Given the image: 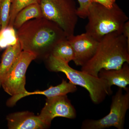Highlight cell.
I'll return each mask as SVG.
<instances>
[{"mask_svg": "<svg viewBox=\"0 0 129 129\" xmlns=\"http://www.w3.org/2000/svg\"><path fill=\"white\" fill-rule=\"evenodd\" d=\"M12 0H1L0 2V20L1 28L3 30L8 27Z\"/></svg>", "mask_w": 129, "mask_h": 129, "instance_id": "18", "label": "cell"}, {"mask_svg": "<svg viewBox=\"0 0 129 129\" xmlns=\"http://www.w3.org/2000/svg\"><path fill=\"white\" fill-rule=\"evenodd\" d=\"M17 30L16 36L22 51L45 60L57 44L67 39L58 25L44 17L29 20Z\"/></svg>", "mask_w": 129, "mask_h": 129, "instance_id": "1", "label": "cell"}, {"mask_svg": "<svg viewBox=\"0 0 129 129\" xmlns=\"http://www.w3.org/2000/svg\"><path fill=\"white\" fill-rule=\"evenodd\" d=\"M42 17H43L39 3L29 5L22 9L16 15L13 23V28L18 29L29 20Z\"/></svg>", "mask_w": 129, "mask_h": 129, "instance_id": "14", "label": "cell"}, {"mask_svg": "<svg viewBox=\"0 0 129 129\" xmlns=\"http://www.w3.org/2000/svg\"><path fill=\"white\" fill-rule=\"evenodd\" d=\"M73 49V61L76 66L82 67L93 57L96 52L99 42L87 33L74 35L69 39Z\"/></svg>", "mask_w": 129, "mask_h": 129, "instance_id": "9", "label": "cell"}, {"mask_svg": "<svg viewBox=\"0 0 129 129\" xmlns=\"http://www.w3.org/2000/svg\"><path fill=\"white\" fill-rule=\"evenodd\" d=\"M91 2L96 3L108 8H111L116 0H91Z\"/></svg>", "mask_w": 129, "mask_h": 129, "instance_id": "20", "label": "cell"}, {"mask_svg": "<svg viewBox=\"0 0 129 129\" xmlns=\"http://www.w3.org/2000/svg\"><path fill=\"white\" fill-rule=\"evenodd\" d=\"M47 67L50 71L62 72L70 82L86 89L94 104H99L104 101L107 96L112 94L111 86L106 80L96 77L83 71H78L53 56L46 59Z\"/></svg>", "mask_w": 129, "mask_h": 129, "instance_id": "3", "label": "cell"}, {"mask_svg": "<svg viewBox=\"0 0 129 129\" xmlns=\"http://www.w3.org/2000/svg\"><path fill=\"white\" fill-rule=\"evenodd\" d=\"M41 0H12L9 24L8 27H13V23L16 15L22 9L29 5L40 3Z\"/></svg>", "mask_w": 129, "mask_h": 129, "instance_id": "16", "label": "cell"}, {"mask_svg": "<svg viewBox=\"0 0 129 129\" xmlns=\"http://www.w3.org/2000/svg\"><path fill=\"white\" fill-rule=\"evenodd\" d=\"M78 2L79 7L77 8V13L79 17L81 18H86L88 16V11L91 0H77Z\"/></svg>", "mask_w": 129, "mask_h": 129, "instance_id": "19", "label": "cell"}, {"mask_svg": "<svg viewBox=\"0 0 129 129\" xmlns=\"http://www.w3.org/2000/svg\"><path fill=\"white\" fill-rule=\"evenodd\" d=\"M36 58V57L33 53L22 51L3 80L2 86L7 93L12 96L7 102V106H14L27 92L25 87V74L30 63Z\"/></svg>", "mask_w": 129, "mask_h": 129, "instance_id": "6", "label": "cell"}, {"mask_svg": "<svg viewBox=\"0 0 129 129\" xmlns=\"http://www.w3.org/2000/svg\"><path fill=\"white\" fill-rule=\"evenodd\" d=\"M14 28L8 27L0 31V47L13 45L17 41Z\"/></svg>", "mask_w": 129, "mask_h": 129, "instance_id": "17", "label": "cell"}, {"mask_svg": "<svg viewBox=\"0 0 129 129\" xmlns=\"http://www.w3.org/2000/svg\"><path fill=\"white\" fill-rule=\"evenodd\" d=\"M125 62L129 63V45L122 33L113 32L99 41L94 55L81 70L98 77L101 70L119 69Z\"/></svg>", "mask_w": 129, "mask_h": 129, "instance_id": "2", "label": "cell"}, {"mask_svg": "<svg viewBox=\"0 0 129 129\" xmlns=\"http://www.w3.org/2000/svg\"><path fill=\"white\" fill-rule=\"evenodd\" d=\"M22 51L20 42L17 40L16 44L7 47L3 54L0 64V88L3 80L9 72Z\"/></svg>", "mask_w": 129, "mask_h": 129, "instance_id": "12", "label": "cell"}, {"mask_svg": "<svg viewBox=\"0 0 129 129\" xmlns=\"http://www.w3.org/2000/svg\"><path fill=\"white\" fill-rule=\"evenodd\" d=\"M44 18L52 21L64 31L68 39L74 35L78 16L73 0H41Z\"/></svg>", "mask_w": 129, "mask_h": 129, "instance_id": "5", "label": "cell"}, {"mask_svg": "<svg viewBox=\"0 0 129 129\" xmlns=\"http://www.w3.org/2000/svg\"><path fill=\"white\" fill-rule=\"evenodd\" d=\"M98 77L106 80L111 86H117L125 90L129 84V63H124L119 69L101 70Z\"/></svg>", "mask_w": 129, "mask_h": 129, "instance_id": "11", "label": "cell"}, {"mask_svg": "<svg viewBox=\"0 0 129 129\" xmlns=\"http://www.w3.org/2000/svg\"><path fill=\"white\" fill-rule=\"evenodd\" d=\"M9 129H43L48 127L41 120L38 115L28 111L17 112L7 116Z\"/></svg>", "mask_w": 129, "mask_h": 129, "instance_id": "10", "label": "cell"}, {"mask_svg": "<svg viewBox=\"0 0 129 129\" xmlns=\"http://www.w3.org/2000/svg\"><path fill=\"white\" fill-rule=\"evenodd\" d=\"M123 92L119 88L112 97L110 112L104 117L94 120L85 119L82 122V129H104L114 127L118 129L124 128L125 115L129 108V89Z\"/></svg>", "mask_w": 129, "mask_h": 129, "instance_id": "7", "label": "cell"}, {"mask_svg": "<svg viewBox=\"0 0 129 129\" xmlns=\"http://www.w3.org/2000/svg\"><path fill=\"white\" fill-rule=\"evenodd\" d=\"M122 34L127 40L128 44L129 45V21H127L124 25L122 30Z\"/></svg>", "mask_w": 129, "mask_h": 129, "instance_id": "21", "label": "cell"}, {"mask_svg": "<svg viewBox=\"0 0 129 129\" xmlns=\"http://www.w3.org/2000/svg\"><path fill=\"white\" fill-rule=\"evenodd\" d=\"M87 18L88 22L85 32L99 42L109 33H122L124 23L129 21L127 14L115 3L111 8L91 3Z\"/></svg>", "mask_w": 129, "mask_h": 129, "instance_id": "4", "label": "cell"}, {"mask_svg": "<svg viewBox=\"0 0 129 129\" xmlns=\"http://www.w3.org/2000/svg\"><path fill=\"white\" fill-rule=\"evenodd\" d=\"M51 55L67 63L73 61V49L69 40L67 39L57 44L52 51Z\"/></svg>", "mask_w": 129, "mask_h": 129, "instance_id": "15", "label": "cell"}, {"mask_svg": "<svg viewBox=\"0 0 129 129\" xmlns=\"http://www.w3.org/2000/svg\"><path fill=\"white\" fill-rule=\"evenodd\" d=\"M1 0H0V2H1Z\"/></svg>", "mask_w": 129, "mask_h": 129, "instance_id": "23", "label": "cell"}, {"mask_svg": "<svg viewBox=\"0 0 129 129\" xmlns=\"http://www.w3.org/2000/svg\"><path fill=\"white\" fill-rule=\"evenodd\" d=\"M42 122L49 128L55 118L61 117L74 119L77 113L67 95L47 98L46 102L38 115Z\"/></svg>", "mask_w": 129, "mask_h": 129, "instance_id": "8", "label": "cell"}, {"mask_svg": "<svg viewBox=\"0 0 129 129\" xmlns=\"http://www.w3.org/2000/svg\"><path fill=\"white\" fill-rule=\"evenodd\" d=\"M77 90V86L75 85L69 81L67 82L66 80L62 79L61 83L56 86H51L47 89L45 90L37 91L32 92L27 91L23 96H27L29 95L34 94L43 95L47 98L58 96L66 95L69 93H73Z\"/></svg>", "mask_w": 129, "mask_h": 129, "instance_id": "13", "label": "cell"}, {"mask_svg": "<svg viewBox=\"0 0 129 129\" xmlns=\"http://www.w3.org/2000/svg\"><path fill=\"white\" fill-rule=\"evenodd\" d=\"M1 20H0V31L1 30Z\"/></svg>", "mask_w": 129, "mask_h": 129, "instance_id": "22", "label": "cell"}]
</instances>
